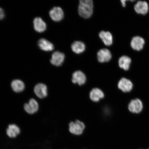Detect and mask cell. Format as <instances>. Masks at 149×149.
<instances>
[{
  "instance_id": "obj_23",
  "label": "cell",
  "mask_w": 149,
  "mask_h": 149,
  "mask_svg": "<svg viewBox=\"0 0 149 149\" xmlns=\"http://www.w3.org/2000/svg\"></svg>"
},
{
  "instance_id": "obj_9",
  "label": "cell",
  "mask_w": 149,
  "mask_h": 149,
  "mask_svg": "<svg viewBox=\"0 0 149 149\" xmlns=\"http://www.w3.org/2000/svg\"><path fill=\"white\" fill-rule=\"evenodd\" d=\"M98 61L100 63L107 62L111 58V52L109 49H102L100 50L97 54Z\"/></svg>"
},
{
  "instance_id": "obj_15",
  "label": "cell",
  "mask_w": 149,
  "mask_h": 149,
  "mask_svg": "<svg viewBox=\"0 0 149 149\" xmlns=\"http://www.w3.org/2000/svg\"><path fill=\"white\" fill-rule=\"evenodd\" d=\"M99 37L106 45L109 46L113 44V36L109 31H100L99 33Z\"/></svg>"
},
{
  "instance_id": "obj_11",
  "label": "cell",
  "mask_w": 149,
  "mask_h": 149,
  "mask_svg": "<svg viewBox=\"0 0 149 149\" xmlns=\"http://www.w3.org/2000/svg\"><path fill=\"white\" fill-rule=\"evenodd\" d=\"M33 24L34 29L37 32L42 33L46 29V24L41 18L35 17L33 20Z\"/></svg>"
},
{
  "instance_id": "obj_3",
  "label": "cell",
  "mask_w": 149,
  "mask_h": 149,
  "mask_svg": "<svg viewBox=\"0 0 149 149\" xmlns=\"http://www.w3.org/2000/svg\"><path fill=\"white\" fill-rule=\"evenodd\" d=\"M143 104L138 98L131 100L128 105V109L130 111L133 113H138L142 111Z\"/></svg>"
},
{
  "instance_id": "obj_8",
  "label": "cell",
  "mask_w": 149,
  "mask_h": 149,
  "mask_svg": "<svg viewBox=\"0 0 149 149\" xmlns=\"http://www.w3.org/2000/svg\"><path fill=\"white\" fill-rule=\"evenodd\" d=\"M118 87L123 92H129L133 89V84L129 79L123 78L119 81Z\"/></svg>"
},
{
  "instance_id": "obj_12",
  "label": "cell",
  "mask_w": 149,
  "mask_h": 149,
  "mask_svg": "<svg viewBox=\"0 0 149 149\" xmlns=\"http://www.w3.org/2000/svg\"><path fill=\"white\" fill-rule=\"evenodd\" d=\"M86 80L85 74L81 71H77L72 74V81L74 83L83 85L85 83Z\"/></svg>"
},
{
  "instance_id": "obj_16",
  "label": "cell",
  "mask_w": 149,
  "mask_h": 149,
  "mask_svg": "<svg viewBox=\"0 0 149 149\" xmlns=\"http://www.w3.org/2000/svg\"><path fill=\"white\" fill-rule=\"evenodd\" d=\"M20 133V128L15 124L9 125L6 130L7 135L10 138H15Z\"/></svg>"
},
{
  "instance_id": "obj_19",
  "label": "cell",
  "mask_w": 149,
  "mask_h": 149,
  "mask_svg": "<svg viewBox=\"0 0 149 149\" xmlns=\"http://www.w3.org/2000/svg\"><path fill=\"white\" fill-rule=\"evenodd\" d=\"M131 61L129 57L126 56H122L119 59V66L124 70H127L129 69Z\"/></svg>"
},
{
  "instance_id": "obj_20",
  "label": "cell",
  "mask_w": 149,
  "mask_h": 149,
  "mask_svg": "<svg viewBox=\"0 0 149 149\" xmlns=\"http://www.w3.org/2000/svg\"><path fill=\"white\" fill-rule=\"evenodd\" d=\"M85 45L83 42L76 41L72 44L71 48L74 53L79 54L83 53L85 49Z\"/></svg>"
},
{
  "instance_id": "obj_10",
  "label": "cell",
  "mask_w": 149,
  "mask_h": 149,
  "mask_svg": "<svg viewBox=\"0 0 149 149\" xmlns=\"http://www.w3.org/2000/svg\"><path fill=\"white\" fill-rule=\"evenodd\" d=\"M145 44L144 39L140 36L134 37L130 42V45L134 50L140 51L143 49Z\"/></svg>"
},
{
  "instance_id": "obj_22",
  "label": "cell",
  "mask_w": 149,
  "mask_h": 149,
  "mask_svg": "<svg viewBox=\"0 0 149 149\" xmlns=\"http://www.w3.org/2000/svg\"><path fill=\"white\" fill-rule=\"evenodd\" d=\"M120 1L121 3H122V6L124 7H125L126 3L127 1H125V0H121Z\"/></svg>"
},
{
  "instance_id": "obj_17",
  "label": "cell",
  "mask_w": 149,
  "mask_h": 149,
  "mask_svg": "<svg viewBox=\"0 0 149 149\" xmlns=\"http://www.w3.org/2000/svg\"><path fill=\"white\" fill-rule=\"evenodd\" d=\"M11 86L14 92L19 93L23 92L25 88V85L20 79H15L11 83Z\"/></svg>"
},
{
  "instance_id": "obj_2",
  "label": "cell",
  "mask_w": 149,
  "mask_h": 149,
  "mask_svg": "<svg viewBox=\"0 0 149 149\" xmlns=\"http://www.w3.org/2000/svg\"><path fill=\"white\" fill-rule=\"evenodd\" d=\"M69 127L70 133L76 135H81L85 128V125L83 123L78 120L70 122Z\"/></svg>"
},
{
  "instance_id": "obj_13",
  "label": "cell",
  "mask_w": 149,
  "mask_h": 149,
  "mask_svg": "<svg viewBox=\"0 0 149 149\" xmlns=\"http://www.w3.org/2000/svg\"><path fill=\"white\" fill-rule=\"evenodd\" d=\"M134 9L137 14H146L149 10L148 3L145 1H139L135 5Z\"/></svg>"
},
{
  "instance_id": "obj_6",
  "label": "cell",
  "mask_w": 149,
  "mask_h": 149,
  "mask_svg": "<svg viewBox=\"0 0 149 149\" xmlns=\"http://www.w3.org/2000/svg\"><path fill=\"white\" fill-rule=\"evenodd\" d=\"M25 111L30 114H33L38 111L39 105L38 102L34 99L30 100L28 103L24 105Z\"/></svg>"
},
{
  "instance_id": "obj_5",
  "label": "cell",
  "mask_w": 149,
  "mask_h": 149,
  "mask_svg": "<svg viewBox=\"0 0 149 149\" xmlns=\"http://www.w3.org/2000/svg\"><path fill=\"white\" fill-rule=\"evenodd\" d=\"M34 92L37 97L42 99L47 96V88L44 84L40 83L37 84L34 88Z\"/></svg>"
},
{
  "instance_id": "obj_1",
  "label": "cell",
  "mask_w": 149,
  "mask_h": 149,
  "mask_svg": "<svg viewBox=\"0 0 149 149\" xmlns=\"http://www.w3.org/2000/svg\"><path fill=\"white\" fill-rule=\"evenodd\" d=\"M79 15L84 18L92 16L93 11V2L92 0H81L78 7Z\"/></svg>"
},
{
  "instance_id": "obj_7",
  "label": "cell",
  "mask_w": 149,
  "mask_h": 149,
  "mask_svg": "<svg viewBox=\"0 0 149 149\" xmlns=\"http://www.w3.org/2000/svg\"><path fill=\"white\" fill-rule=\"evenodd\" d=\"M65 58L64 54L59 51H56L52 54L50 62L55 66H61L64 62Z\"/></svg>"
},
{
  "instance_id": "obj_18",
  "label": "cell",
  "mask_w": 149,
  "mask_h": 149,
  "mask_svg": "<svg viewBox=\"0 0 149 149\" xmlns=\"http://www.w3.org/2000/svg\"><path fill=\"white\" fill-rule=\"evenodd\" d=\"M89 96L91 99L93 101L97 102L100 99L103 98L104 96V93L100 89L95 88L91 91Z\"/></svg>"
},
{
  "instance_id": "obj_14",
  "label": "cell",
  "mask_w": 149,
  "mask_h": 149,
  "mask_svg": "<svg viewBox=\"0 0 149 149\" xmlns=\"http://www.w3.org/2000/svg\"><path fill=\"white\" fill-rule=\"evenodd\" d=\"M38 44L40 49L45 51H53L54 48L53 44L45 38L40 39L38 40Z\"/></svg>"
},
{
  "instance_id": "obj_21",
  "label": "cell",
  "mask_w": 149,
  "mask_h": 149,
  "mask_svg": "<svg viewBox=\"0 0 149 149\" xmlns=\"http://www.w3.org/2000/svg\"><path fill=\"white\" fill-rule=\"evenodd\" d=\"M5 15L3 9L0 7V20L3 19L5 17Z\"/></svg>"
},
{
  "instance_id": "obj_4",
  "label": "cell",
  "mask_w": 149,
  "mask_h": 149,
  "mask_svg": "<svg viewBox=\"0 0 149 149\" xmlns=\"http://www.w3.org/2000/svg\"><path fill=\"white\" fill-rule=\"evenodd\" d=\"M49 14L52 19L55 22L60 21L64 18V12L59 7H54L49 11Z\"/></svg>"
}]
</instances>
